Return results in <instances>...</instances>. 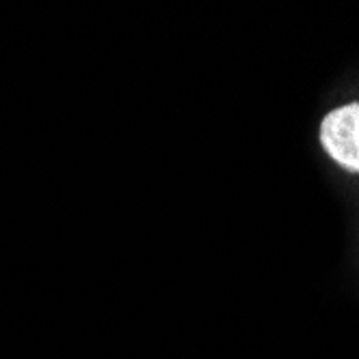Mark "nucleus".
Masks as SVG:
<instances>
[{
  "mask_svg": "<svg viewBox=\"0 0 359 359\" xmlns=\"http://www.w3.org/2000/svg\"><path fill=\"white\" fill-rule=\"evenodd\" d=\"M318 142L334 164L359 175V102L330 110L318 125Z\"/></svg>",
  "mask_w": 359,
  "mask_h": 359,
  "instance_id": "nucleus-1",
  "label": "nucleus"
}]
</instances>
